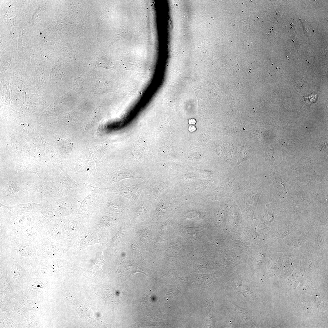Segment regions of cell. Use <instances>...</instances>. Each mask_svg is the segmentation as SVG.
I'll list each match as a JSON object with an SVG mask.
<instances>
[{"instance_id": "cell-1", "label": "cell", "mask_w": 328, "mask_h": 328, "mask_svg": "<svg viewBox=\"0 0 328 328\" xmlns=\"http://www.w3.org/2000/svg\"><path fill=\"white\" fill-rule=\"evenodd\" d=\"M53 182L63 196L79 200L77 196L79 192H81V184L79 185L71 177L65 174L55 177Z\"/></svg>"}, {"instance_id": "cell-2", "label": "cell", "mask_w": 328, "mask_h": 328, "mask_svg": "<svg viewBox=\"0 0 328 328\" xmlns=\"http://www.w3.org/2000/svg\"><path fill=\"white\" fill-rule=\"evenodd\" d=\"M143 183L132 184L120 181L106 188L111 192L127 198L132 202H136L142 192Z\"/></svg>"}, {"instance_id": "cell-3", "label": "cell", "mask_w": 328, "mask_h": 328, "mask_svg": "<svg viewBox=\"0 0 328 328\" xmlns=\"http://www.w3.org/2000/svg\"><path fill=\"white\" fill-rule=\"evenodd\" d=\"M30 186L29 190L35 194H39L45 199L55 198L60 199L63 196L58 189L52 182H39L32 185H27Z\"/></svg>"}, {"instance_id": "cell-4", "label": "cell", "mask_w": 328, "mask_h": 328, "mask_svg": "<svg viewBox=\"0 0 328 328\" xmlns=\"http://www.w3.org/2000/svg\"><path fill=\"white\" fill-rule=\"evenodd\" d=\"M4 189L3 194L6 198H11L18 196L22 191L19 185L15 181L11 180L6 184V186Z\"/></svg>"}, {"instance_id": "cell-5", "label": "cell", "mask_w": 328, "mask_h": 328, "mask_svg": "<svg viewBox=\"0 0 328 328\" xmlns=\"http://www.w3.org/2000/svg\"><path fill=\"white\" fill-rule=\"evenodd\" d=\"M122 268L121 273L125 277L131 276L136 272L144 273L135 263L130 261H126L124 262Z\"/></svg>"}, {"instance_id": "cell-6", "label": "cell", "mask_w": 328, "mask_h": 328, "mask_svg": "<svg viewBox=\"0 0 328 328\" xmlns=\"http://www.w3.org/2000/svg\"><path fill=\"white\" fill-rule=\"evenodd\" d=\"M196 120L194 118L190 119L188 121V123L190 125H194L196 123Z\"/></svg>"}, {"instance_id": "cell-7", "label": "cell", "mask_w": 328, "mask_h": 328, "mask_svg": "<svg viewBox=\"0 0 328 328\" xmlns=\"http://www.w3.org/2000/svg\"><path fill=\"white\" fill-rule=\"evenodd\" d=\"M188 130L190 132H193L196 130V128L194 125H190L188 128Z\"/></svg>"}]
</instances>
